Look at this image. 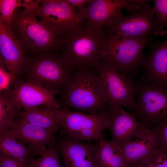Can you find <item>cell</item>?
I'll list each match as a JSON object with an SVG mask.
<instances>
[{"mask_svg":"<svg viewBox=\"0 0 167 167\" xmlns=\"http://www.w3.org/2000/svg\"><path fill=\"white\" fill-rule=\"evenodd\" d=\"M0 53L11 74L19 78L28 61L21 44L0 21Z\"/></svg>","mask_w":167,"mask_h":167,"instance_id":"e0dca14e","label":"cell"},{"mask_svg":"<svg viewBox=\"0 0 167 167\" xmlns=\"http://www.w3.org/2000/svg\"><path fill=\"white\" fill-rule=\"evenodd\" d=\"M60 129L43 128L19 118L6 131L2 134L17 139L40 155L45 152L48 145L55 138L56 131Z\"/></svg>","mask_w":167,"mask_h":167,"instance_id":"5bb4252c","label":"cell"},{"mask_svg":"<svg viewBox=\"0 0 167 167\" xmlns=\"http://www.w3.org/2000/svg\"><path fill=\"white\" fill-rule=\"evenodd\" d=\"M155 167H167V152L158 147L154 153Z\"/></svg>","mask_w":167,"mask_h":167,"instance_id":"f1b7e54d","label":"cell"},{"mask_svg":"<svg viewBox=\"0 0 167 167\" xmlns=\"http://www.w3.org/2000/svg\"><path fill=\"white\" fill-rule=\"evenodd\" d=\"M0 63V92L5 93L12 90L19 78L6 71L7 68L2 58Z\"/></svg>","mask_w":167,"mask_h":167,"instance_id":"484cf974","label":"cell"},{"mask_svg":"<svg viewBox=\"0 0 167 167\" xmlns=\"http://www.w3.org/2000/svg\"><path fill=\"white\" fill-rule=\"evenodd\" d=\"M56 137L40 157L35 158L32 167H62Z\"/></svg>","mask_w":167,"mask_h":167,"instance_id":"603a6c76","label":"cell"},{"mask_svg":"<svg viewBox=\"0 0 167 167\" xmlns=\"http://www.w3.org/2000/svg\"><path fill=\"white\" fill-rule=\"evenodd\" d=\"M149 45L150 53L140 63L144 70L142 79L144 83L167 90V36Z\"/></svg>","mask_w":167,"mask_h":167,"instance_id":"4fadbf2b","label":"cell"},{"mask_svg":"<svg viewBox=\"0 0 167 167\" xmlns=\"http://www.w3.org/2000/svg\"><path fill=\"white\" fill-rule=\"evenodd\" d=\"M120 147L126 165L150 155L159 147L156 128L144 126Z\"/></svg>","mask_w":167,"mask_h":167,"instance_id":"2e32d148","label":"cell"},{"mask_svg":"<svg viewBox=\"0 0 167 167\" xmlns=\"http://www.w3.org/2000/svg\"><path fill=\"white\" fill-rule=\"evenodd\" d=\"M96 67L74 71L60 92L59 103L63 107L95 114L106 110V105L99 83Z\"/></svg>","mask_w":167,"mask_h":167,"instance_id":"6da1fadb","label":"cell"},{"mask_svg":"<svg viewBox=\"0 0 167 167\" xmlns=\"http://www.w3.org/2000/svg\"><path fill=\"white\" fill-rule=\"evenodd\" d=\"M19 7L25 8L24 1L22 2L18 0H0V21L5 26L10 33L15 36L12 20L15 11Z\"/></svg>","mask_w":167,"mask_h":167,"instance_id":"cb8c5ba5","label":"cell"},{"mask_svg":"<svg viewBox=\"0 0 167 167\" xmlns=\"http://www.w3.org/2000/svg\"><path fill=\"white\" fill-rule=\"evenodd\" d=\"M69 4L75 8H78L80 11L86 6L90 0H66Z\"/></svg>","mask_w":167,"mask_h":167,"instance_id":"1f68e13d","label":"cell"},{"mask_svg":"<svg viewBox=\"0 0 167 167\" xmlns=\"http://www.w3.org/2000/svg\"><path fill=\"white\" fill-rule=\"evenodd\" d=\"M21 7L15 11L13 27L25 54L54 52L62 48L64 36L55 34L28 10Z\"/></svg>","mask_w":167,"mask_h":167,"instance_id":"3957f363","label":"cell"},{"mask_svg":"<svg viewBox=\"0 0 167 167\" xmlns=\"http://www.w3.org/2000/svg\"><path fill=\"white\" fill-rule=\"evenodd\" d=\"M154 152L143 159L127 165L126 167H155L154 163Z\"/></svg>","mask_w":167,"mask_h":167,"instance_id":"f546056e","label":"cell"},{"mask_svg":"<svg viewBox=\"0 0 167 167\" xmlns=\"http://www.w3.org/2000/svg\"><path fill=\"white\" fill-rule=\"evenodd\" d=\"M21 111L8 96L0 94V134L6 131L18 119Z\"/></svg>","mask_w":167,"mask_h":167,"instance_id":"7402d4cb","label":"cell"},{"mask_svg":"<svg viewBox=\"0 0 167 167\" xmlns=\"http://www.w3.org/2000/svg\"><path fill=\"white\" fill-rule=\"evenodd\" d=\"M165 26H167V23H166V24Z\"/></svg>","mask_w":167,"mask_h":167,"instance_id":"d6a6232c","label":"cell"},{"mask_svg":"<svg viewBox=\"0 0 167 167\" xmlns=\"http://www.w3.org/2000/svg\"><path fill=\"white\" fill-rule=\"evenodd\" d=\"M104 134L99 140L97 155L99 167H126V164L120 147L112 141L106 140Z\"/></svg>","mask_w":167,"mask_h":167,"instance_id":"44dd1931","label":"cell"},{"mask_svg":"<svg viewBox=\"0 0 167 167\" xmlns=\"http://www.w3.org/2000/svg\"></svg>","mask_w":167,"mask_h":167,"instance_id":"836d02e7","label":"cell"},{"mask_svg":"<svg viewBox=\"0 0 167 167\" xmlns=\"http://www.w3.org/2000/svg\"><path fill=\"white\" fill-rule=\"evenodd\" d=\"M2 93L9 96L20 110L41 105L59 109L62 106L55 97L59 92L48 90L19 78L11 91Z\"/></svg>","mask_w":167,"mask_h":167,"instance_id":"8fae6325","label":"cell"},{"mask_svg":"<svg viewBox=\"0 0 167 167\" xmlns=\"http://www.w3.org/2000/svg\"><path fill=\"white\" fill-rule=\"evenodd\" d=\"M72 72L61 54L52 52L28 58L22 74L26 81L60 93Z\"/></svg>","mask_w":167,"mask_h":167,"instance_id":"5b68a950","label":"cell"},{"mask_svg":"<svg viewBox=\"0 0 167 167\" xmlns=\"http://www.w3.org/2000/svg\"><path fill=\"white\" fill-rule=\"evenodd\" d=\"M28 10L58 36L86 27L84 16L66 0H40L37 6Z\"/></svg>","mask_w":167,"mask_h":167,"instance_id":"52a82bcc","label":"cell"},{"mask_svg":"<svg viewBox=\"0 0 167 167\" xmlns=\"http://www.w3.org/2000/svg\"><path fill=\"white\" fill-rule=\"evenodd\" d=\"M156 128L158 137L159 147L167 152V119L162 122Z\"/></svg>","mask_w":167,"mask_h":167,"instance_id":"83f0119b","label":"cell"},{"mask_svg":"<svg viewBox=\"0 0 167 167\" xmlns=\"http://www.w3.org/2000/svg\"><path fill=\"white\" fill-rule=\"evenodd\" d=\"M103 131L94 128L84 129L73 133L67 137L77 141L92 140L97 141L99 140L103 135Z\"/></svg>","mask_w":167,"mask_h":167,"instance_id":"4316f807","label":"cell"},{"mask_svg":"<svg viewBox=\"0 0 167 167\" xmlns=\"http://www.w3.org/2000/svg\"><path fill=\"white\" fill-rule=\"evenodd\" d=\"M0 155L12 158L25 167H32L35 156L39 153L17 139L0 134Z\"/></svg>","mask_w":167,"mask_h":167,"instance_id":"ffe728a7","label":"cell"},{"mask_svg":"<svg viewBox=\"0 0 167 167\" xmlns=\"http://www.w3.org/2000/svg\"><path fill=\"white\" fill-rule=\"evenodd\" d=\"M61 111L62 121L60 129L67 137L84 129L94 128L103 131L109 128V109L100 111L95 114L72 111L65 107H63Z\"/></svg>","mask_w":167,"mask_h":167,"instance_id":"9a60e30c","label":"cell"},{"mask_svg":"<svg viewBox=\"0 0 167 167\" xmlns=\"http://www.w3.org/2000/svg\"><path fill=\"white\" fill-rule=\"evenodd\" d=\"M107 33L100 50L99 62L133 79L145 57L143 49L152 42V35L132 38Z\"/></svg>","mask_w":167,"mask_h":167,"instance_id":"7a4b0ae2","label":"cell"},{"mask_svg":"<svg viewBox=\"0 0 167 167\" xmlns=\"http://www.w3.org/2000/svg\"><path fill=\"white\" fill-rule=\"evenodd\" d=\"M20 118L46 129L61 128L62 121L61 110L53 106L35 107L24 109Z\"/></svg>","mask_w":167,"mask_h":167,"instance_id":"d6986e66","label":"cell"},{"mask_svg":"<svg viewBox=\"0 0 167 167\" xmlns=\"http://www.w3.org/2000/svg\"><path fill=\"white\" fill-rule=\"evenodd\" d=\"M109 110V128L112 134L111 141L120 147L145 126L138 121L134 115L121 108Z\"/></svg>","mask_w":167,"mask_h":167,"instance_id":"ac0fdd59","label":"cell"},{"mask_svg":"<svg viewBox=\"0 0 167 167\" xmlns=\"http://www.w3.org/2000/svg\"><path fill=\"white\" fill-rule=\"evenodd\" d=\"M105 35L102 29L85 27L64 36L61 54L73 72L79 68L96 67Z\"/></svg>","mask_w":167,"mask_h":167,"instance_id":"277c9868","label":"cell"},{"mask_svg":"<svg viewBox=\"0 0 167 167\" xmlns=\"http://www.w3.org/2000/svg\"><path fill=\"white\" fill-rule=\"evenodd\" d=\"M148 0H90L79 11L85 17L86 27L102 29L106 23L126 8L130 12L148 4Z\"/></svg>","mask_w":167,"mask_h":167,"instance_id":"30bf717a","label":"cell"},{"mask_svg":"<svg viewBox=\"0 0 167 167\" xmlns=\"http://www.w3.org/2000/svg\"><path fill=\"white\" fill-rule=\"evenodd\" d=\"M138 93L133 109L137 117L147 127L156 128L167 119V90L143 82Z\"/></svg>","mask_w":167,"mask_h":167,"instance_id":"9c48e42d","label":"cell"},{"mask_svg":"<svg viewBox=\"0 0 167 167\" xmlns=\"http://www.w3.org/2000/svg\"><path fill=\"white\" fill-rule=\"evenodd\" d=\"M153 7L148 4L124 16L121 12L105 24L107 32L122 37H137L156 35L159 25Z\"/></svg>","mask_w":167,"mask_h":167,"instance_id":"ba28073f","label":"cell"},{"mask_svg":"<svg viewBox=\"0 0 167 167\" xmlns=\"http://www.w3.org/2000/svg\"><path fill=\"white\" fill-rule=\"evenodd\" d=\"M96 68L100 90L109 109L114 110L122 106L134 109L139 83H136L116 69L99 62Z\"/></svg>","mask_w":167,"mask_h":167,"instance_id":"8992f818","label":"cell"},{"mask_svg":"<svg viewBox=\"0 0 167 167\" xmlns=\"http://www.w3.org/2000/svg\"><path fill=\"white\" fill-rule=\"evenodd\" d=\"M0 167H25L20 163L11 158L0 155Z\"/></svg>","mask_w":167,"mask_h":167,"instance_id":"4dcf8cb0","label":"cell"},{"mask_svg":"<svg viewBox=\"0 0 167 167\" xmlns=\"http://www.w3.org/2000/svg\"><path fill=\"white\" fill-rule=\"evenodd\" d=\"M65 167H99V140L96 143H80L66 136L57 142Z\"/></svg>","mask_w":167,"mask_h":167,"instance_id":"7c38bea8","label":"cell"},{"mask_svg":"<svg viewBox=\"0 0 167 167\" xmlns=\"http://www.w3.org/2000/svg\"><path fill=\"white\" fill-rule=\"evenodd\" d=\"M156 20L159 25L156 35L164 36L167 33L164 28L167 22V0H154Z\"/></svg>","mask_w":167,"mask_h":167,"instance_id":"d4e9b609","label":"cell"}]
</instances>
